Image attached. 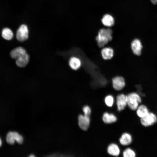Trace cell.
Returning a JSON list of instances; mask_svg holds the SVG:
<instances>
[{"mask_svg":"<svg viewBox=\"0 0 157 157\" xmlns=\"http://www.w3.org/2000/svg\"><path fill=\"white\" fill-rule=\"evenodd\" d=\"M112 30L109 28L100 29L95 37L97 45L100 48L105 47L113 39Z\"/></svg>","mask_w":157,"mask_h":157,"instance_id":"1","label":"cell"},{"mask_svg":"<svg viewBox=\"0 0 157 157\" xmlns=\"http://www.w3.org/2000/svg\"><path fill=\"white\" fill-rule=\"evenodd\" d=\"M127 97V105L131 110H136L141 102L140 97L138 94L134 92L129 94Z\"/></svg>","mask_w":157,"mask_h":157,"instance_id":"2","label":"cell"},{"mask_svg":"<svg viewBox=\"0 0 157 157\" xmlns=\"http://www.w3.org/2000/svg\"><path fill=\"white\" fill-rule=\"evenodd\" d=\"M16 37L20 42L26 40L28 37V30L27 26L25 24L22 25L17 29Z\"/></svg>","mask_w":157,"mask_h":157,"instance_id":"3","label":"cell"},{"mask_svg":"<svg viewBox=\"0 0 157 157\" xmlns=\"http://www.w3.org/2000/svg\"><path fill=\"white\" fill-rule=\"evenodd\" d=\"M142 124L145 126H148L156 123L157 121V117L154 113L149 112L144 117L140 119Z\"/></svg>","mask_w":157,"mask_h":157,"instance_id":"4","label":"cell"},{"mask_svg":"<svg viewBox=\"0 0 157 157\" xmlns=\"http://www.w3.org/2000/svg\"><path fill=\"white\" fill-rule=\"evenodd\" d=\"M112 85L114 89L117 90H120L125 86L126 82L122 76H117L113 77L112 80Z\"/></svg>","mask_w":157,"mask_h":157,"instance_id":"5","label":"cell"},{"mask_svg":"<svg viewBox=\"0 0 157 157\" xmlns=\"http://www.w3.org/2000/svg\"><path fill=\"white\" fill-rule=\"evenodd\" d=\"M127 95L123 94L118 95L116 98V103L117 110L121 111L124 110L127 105Z\"/></svg>","mask_w":157,"mask_h":157,"instance_id":"6","label":"cell"},{"mask_svg":"<svg viewBox=\"0 0 157 157\" xmlns=\"http://www.w3.org/2000/svg\"><path fill=\"white\" fill-rule=\"evenodd\" d=\"M90 122V116L80 115L78 117V124L80 128L84 131L87 130Z\"/></svg>","mask_w":157,"mask_h":157,"instance_id":"7","label":"cell"},{"mask_svg":"<svg viewBox=\"0 0 157 157\" xmlns=\"http://www.w3.org/2000/svg\"><path fill=\"white\" fill-rule=\"evenodd\" d=\"M131 50L135 55L138 56L141 55L142 46L139 40L134 39L131 42Z\"/></svg>","mask_w":157,"mask_h":157,"instance_id":"8","label":"cell"},{"mask_svg":"<svg viewBox=\"0 0 157 157\" xmlns=\"http://www.w3.org/2000/svg\"><path fill=\"white\" fill-rule=\"evenodd\" d=\"M102 58L104 60L110 59L113 56L114 51L113 49L109 47H104L101 51Z\"/></svg>","mask_w":157,"mask_h":157,"instance_id":"9","label":"cell"},{"mask_svg":"<svg viewBox=\"0 0 157 157\" xmlns=\"http://www.w3.org/2000/svg\"><path fill=\"white\" fill-rule=\"evenodd\" d=\"M16 60V64L17 66L20 67H25L28 63L29 60V57L27 53L23 55Z\"/></svg>","mask_w":157,"mask_h":157,"instance_id":"10","label":"cell"},{"mask_svg":"<svg viewBox=\"0 0 157 157\" xmlns=\"http://www.w3.org/2000/svg\"><path fill=\"white\" fill-rule=\"evenodd\" d=\"M101 22L104 26L107 27H110L114 25L115 19L112 15L109 14H106L102 17Z\"/></svg>","mask_w":157,"mask_h":157,"instance_id":"11","label":"cell"},{"mask_svg":"<svg viewBox=\"0 0 157 157\" xmlns=\"http://www.w3.org/2000/svg\"><path fill=\"white\" fill-rule=\"evenodd\" d=\"M69 64L71 69L76 70L80 67L81 65V60L78 58L73 56L69 59Z\"/></svg>","mask_w":157,"mask_h":157,"instance_id":"12","label":"cell"},{"mask_svg":"<svg viewBox=\"0 0 157 157\" xmlns=\"http://www.w3.org/2000/svg\"><path fill=\"white\" fill-rule=\"evenodd\" d=\"M26 53L27 52L24 48L19 47L11 50L10 52V56L12 58L16 59L19 57Z\"/></svg>","mask_w":157,"mask_h":157,"instance_id":"13","label":"cell"},{"mask_svg":"<svg viewBox=\"0 0 157 157\" xmlns=\"http://www.w3.org/2000/svg\"><path fill=\"white\" fill-rule=\"evenodd\" d=\"M107 152L110 155L117 156L120 153V150L119 147L115 143H111L109 145L107 148Z\"/></svg>","mask_w":157,"mask_h":157,"instance_id":"14","label":"cell"},{"mask_svg":"<svg viewBox=\"0 0 157 157\" xmlns=\"http://www.w3.org/2000/svg\"><path fill=\"white\" fill-rule=\"evenodd\" d=\"M132 141L131 135L129 133H123L119 139L120 143L123 146H127L130 144Z\"/></svg>","mask_w":157,"mask_h":157,"instance_id":"15","label":"cell"},{"mask_svg":"<svg viewBox=\"0 0 157 157\" xmlns=\"http://www.w3.org/2000/svg\"><path fill=\"white\" fill-rule=\"evenodd\" d=\"M102 120L106 124H111L116 122L117 118L113 114L105 112L103 114Z\"/></svg>","mask_w":157,"mask_h":157,"instance_id":"16","label":"cell"},{"mask_svg":"<svg viewBox=\"0 0 157 157\" xmlns=\"http://www.w3.org/2000/svg\"><path fill=\"white\" fill-rule=\"evenodd\" d=\"M136 110L137 114L141 118L145 116L149 113L147 108L143 105L138 106Z\"/></svg>","mask_w":157,"mask_h":157,"instance_id":"17","label":"cell"},{"mask_svg":"<svg viewBox=\"0 0 157 157\" xmlns=\"http://www.w3.org/2000/svg\"><path fill=\"white\" fill-rule=\"evenodd\" d=\"M2 36L5 39L10 40L13 36V33L12 31L8 28H3L2 31Z\"/></svg>","mask_w":157,"mask_h":157,"instance_id":"18","label":"cell"},{"mask_svg":"<svg viewBox=\"0 0 157 157\" xmlns=\"http://www.w3.org/2000/svg\"><path fill=\"white\" fill-rule=\"evenodd\" d=\"M6 140L7 142L10 144H13L15 141L14 131H10L7 134Z\"/></svg>","mask_w":157,"mask_h":157,"instance_id":"19","label":"cell"},{"mask_svg":"<svg viewBox=\"0 0 157 157\" xmlns=\"http://www.w3.org/2000/svg\"><path fill=\"white\" fill-rule=\"evenodd\" d=\"M114 101V98L113 96L108 95L104 99V101L106 105L109 107L113 106Z\"/></svg>","mask_w":157,"mask_h":157,"instance_id":"20","label":"cell"},{"mask_svg":"<svg viewBox=\"0 0 157 157\" xmlns=\"http://www.w3.org/2000/svg\"><path fill=\"white\" fill-rule=\"evenodd\" d=\"M123 155L124 157H134L135 156V154L133 150L128 148L123 151Z\"/></svg>","mask_w":157,"mask_h":157,"instance_id":"21","label":"cell"},{"mask_svg":"<svg viewBox=\"0 0 157 157\" xmlns=\"http://www.w3.org/2000/svg\"><path fill=\"white\" fill-rule=\"evenodd\" d=\"M15 141L19 144H22L23 142V138L22 135L14 131Z\"/></svg>","mask_w":157,"mask_h":157,"instance_id":"22","label":"cell"},{"mask_svg":"<svg viewBox=\"0 0 157 157\" xmlns=\"http://www.w3.org/2000/svg\"><path fill=\"white\" fill-rule=\"evenodd\" d=\"M83 111L84 113V115L90 116L91 113V110L88 106H84L83 108Z\"/></svg>","mask_w":157,"mask_h":157,"instance_id":"23","label":"cell"},{"mask_svg":"<svg viewBox=\"0 0 157 157\" xmlns=\"http://www.w3.org/2000/svg\"><path fill=\"white\" fill-rule=\"evenodd\" d=\"M151 1L154 4H157V0H151Z\"/></svg>","mask_w":157,"mask_h":157,"instance_id":"24","label":"cell"},{"mask_svg":"<svg viewBox=\"0 0 157 157\" xmlns=\"http://www.w3.org/2000/svg\"><path fill=\"white\" fill-rule=\"evenodd\" d=\"M29 157H35V156L33 154H31L29 156Z\"/></svg>","mask_w":157,"mask_h":157,"instance_id":"25","label":"cell"},{"mask_svg":"<svg viewBox=\"0 0 157 157\" xmlns=\"http://www.w3.org/2000/svg\"><path fill=\"white\" fill-rule=\"evenodd\" d=\"M2 144V141L1 139L0 138V147L1 146Z\"/></svg>","mask_w":157,"mask_h":157,"instance_id":"26","label":"cell"}]
</instances>
